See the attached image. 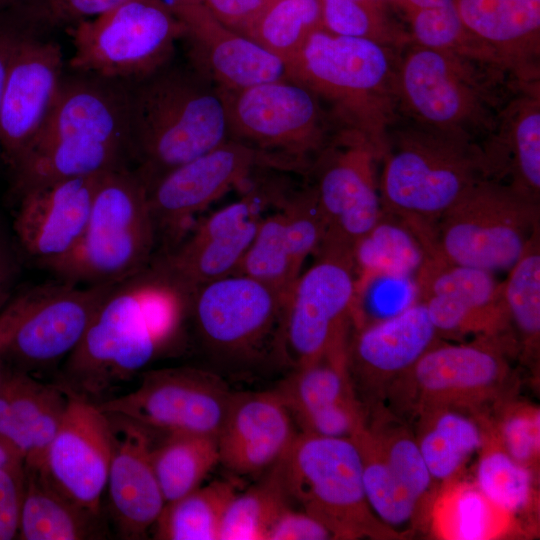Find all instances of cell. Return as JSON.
<instances>
[{
	"label": "cell",
	"mask_w": 540,
	"mask_h": 540,
	"mask_svg": "<svg viewBox=\"0 0 540 540\" xmlns=\"http://www.w3.org/2000/svg\"><path fill=\"white\" fill-rule=\"evenodd\" d=\"M279 461L262 481L236 494L228 505L219 531V540H267L268 533L289 506Z\"/></svg>",
	"instance_id": "74e56055"
},
{
	"label": "cell",
	"mask_w": 540,
	"mask_h": 540,
	"mask_svg": "<svg viewBox=\"0 0 540 540\" xmlns=\"http://www.w3.org/2000/svg\"><path fill=\"white\" fill-rule=\"evenodd\" d=\"M332 539L330 531L305 511L286 508L271 527L267 540H325Z\"/></svg>",
	"instance_id": "f907efd6"
},
{
	"label": "cell",
	"mask_w": 540,
	"mask_h": 540,
	"mask_svg": "<svg viewBox=\"0 0 540 540\" xmlns=\"http://www.w3.org/2000/svg\"><path fill=\"white\" fill-rule=\"evenodd\" d=\"M40 295V288L34 287L12 298L0 313V354L13 330ZM1 378V361H0Z\"/></svg>",
	"instance_id": "11a10c76"
},
{
	"label": "cell",
	"mask_w": 540,
	"mask_h": 540,
	"mask_svg": "<svg viewBox=\"0 0 540 540\" xmlns=\"http://www.w3.org/2000/svg\"><path fill=\"white\" fill-rule=\"evenodd\" d=\"M434 519L439 534L449 539L481 540L498 535L507 515L493 506L478 488L458 484L447 489L435 506Z\"/></svg>",
	"instance_id": "60d3db41"
},
{
	"label": "cell",
	"mask_w": 540,
	"mask_h": 540,
	"mask_svg": "<svg viewBox=\"0 0 540 540\" xmlns=\"http://www.w3.org/2000/svg\"><path fill=\"white\" fill-rule=\"evenodd\" d=\"M381 153L365 137L335 131L311 163V185L327 221L322 243L353 248L383 215L376 166Z\"/></svg>",
	"instance_id": "2e32d148"
},
{
	"label": "cell",
	"mask_w": 540,
	"mask_h": 540,
	"mask_svg": "<svg viewBox=\"0 0 540 540\" xmlns=\"http://www.w3.org/2000/svg\"><path fill=\"white\" fill-rule=\"evenodd\" d=\"M114 284H45L1 354V366L31 375L55 367L79 344Z\"/></svg>",
	"instance_id": "e0dca14e"
},
{
	"label": "cell",
	"mask_w": 540,
	"mask_h": 540,
	"mask_svg": "<svg viewBox=\"0 0 540 540\" xmlns=\"http://www.w3.org/2000/svg\"><path fill=\"white\" fill-rule=\"evenodd\" d=\"M25 479V465L0 467V540L18 538Z\"/></svg>",
	"instance_id": "681fc988"
},
{
	"label": "cell",
	"mask_w": 540,
	"mask_h": 540,
	"mask_svg": "<svg viewBox=\"0 0 540 540\" xmlns=\"http://www.w3.org/2000/svg\"><path fill=\"white\" fill-rule=\"evenodd\" d=\"M475 476L478 490L507 515L524 510L531 502L532 470L512 458L497 440L492 443L485 440Z\"/></svg>",
	"instance_id": "b9f144b4"
},
{
	"label": "cell",
	"mask_w": 540,
	"mask_h": 540,
	"mask_svg": "<svg viewBox=\"0 0 540 540\" xmlns=\"http://www.w3.org/2000/svg\"><path fill=\"white\" fill-rule=\"evenodd\" d=\"M495 439L512 458L532 470L540 451L539 409L524 403L508 405L499 418Z\"/></svg>",
	"instance_id": "bcb514c9"
},
{
	"label": "cell",
	"mask_w": 540,
	"mask_h": 540,
	"mask_svg": "<svg viewBox=\"0 0 540 540\" xmlns=\"http://www.w3.org/2000/svg\"><path fill=\"white\" fill-rule=\"evenodd\" d=\"M285 299L281 342L295 367L347 348L355 297L352 250L322 243Z\"/></svg>",
	"instance_id": "7c38bea8"
},
{
	"label": "cell",
	"mask_w": 540,
	"mask_h": 540,
	"mask_svg": "<svg viewBox=\"0 0 540 540\" xmlns=\"http://www.w3.org/2000/svg\"><path fill=\"white\" fill-rule=\"evenodd\" d=\"M232 392L217 375L193 367L141 373L133 391L110 398L99 408L166 435H218Z\"/></svg>",
	"instance_id": "5bb4252c"
},
{
	"label": "cell",
	"mask_w": 540,
	"mask_h": 540,
	"mask_svg": "<svg viewBox=\"0 0 540 540\" xmlns=\"http://www.w3.org/2000/svg\"><path fill=\"white\" fill-rule=\"evenodd\" d=\"M113 449L109 416L98 405L69 396L60 427L41 466L35 469L54 489L75 504L103 514Z\"/></svg>",
	"instance_id": "ffe728a7"
},
{
	"label": "cell",
	"mask_w": 540,
	"mask_h": 540,
	"mask_svg": "<svg viewBox=\"0 0 540 540\" xmlns=\"http://www.w3.org/2000/svg\"><path fill=\"white\" fill-rule=\"evenodd\" d=\"M416 231L383 211L376 224L352 248L355 291L378 280H411L427 258Z\"/></svg>",
	"instance_id": "f546056e"
},
{
	"label": "cell",
	"mask_w": 540,
	"mask_h": 540,
	"mask_svg": "<svg viewBox=\"0 0 540 540\" xmlns=\"http://www.w3.org/2000/svg\"><path fill=\"white\" fill-rule=\"evenodd\" d=\"M285 297L242 274L197 288L190 312L203 343L226 356H246L275 330L281 332Z\"/></svg>",
	"instance_id": "ac0fdd59"
},
{
	"label": "cell",
	"mask_w": 540,
	"mask_h": 540,
	"mask_svg": "<svg viewBox=\"0 0 540 540\" xmlns=\"http://www.w3.org/2000/svg\"><path fill=\"white\" fill-rule=\"evenodd\" d=\"M124 0H48L59 23L96 17Z\"/></svg>",
	"instance_id": "db71d44e"
},
{
	"label": "cell",
	"mask_w": 540,
	"mask_h": 540,
	"mask_svg": "<svg viewBox=\"0 0 540 540\" xmlns=\"http://www.w3.org/2000/svg\"><path fill=\"white\" fill-rule=\"evenodd\" d=\"M454 3L468 33L513 81H540V0Z\"/></svg>",
	"instance_id": "4316f807"
},
{
	"label": "cell",
	"mask_w": 540,
	"mask_h": 540,
	"mask_svg": "<svg viewBox=\"0 0 540 540\" xmlns=\"http://www.w3.org/2000/svg\"><path fill=\"white\" fill-rule=\"evenodd\" d=\"M25 465L24 458L13 446L0 438V467Z\"/></svg>",
	"instance_id": "9f6ffc18"
},
{
	"label": "cell",
	"mask_w": 540,
	"mask_h": 540,
	"mask_svg": "<svg viewBox=\"0 0 540 540\" xmlns=\"http://www.w3.org/2000/svg\"><path fill=\"white\" fill-rule=\"evenodd\" d=\"M367 428L393 473L422 503L431 491L434 480L424 461L416 437L398 425L380 424L373 427L367 426Z\"/></svg>",
	"instance_id": "ee69618b"
},
{
	"label": "cell",
	"mask_w": 540,
	"mask_h": 540,
	"mask_svg": "<svg viewBox=\"0 0 540 540\" xmlns=\"http://www.w3.org/2000/svg\"><path fill=\"white\" fill-rule=\"evenodd\" d=\"M539 218V203L483 178L437 220L427 252L492 273L508 271L540 229Z\"/></svg>",
	"instance_id": "9c48e42d"
},
{
	"label": "cell",
	"mask_w": 540,
	"mask_h": 540,
	"mask_svg": "<svg viewBox=\"0 0 540 540\" xmlns=\"http://www.w3.org/2000/svg\"><path fill=\"white\" fill-rule=\"evenodd\" d=\"M18 539L94 540L107 538L103 514L93 513L54 489L35 469L26 468Z\"/></svg>",
	"instance_id": "f1b7e54d"
},
{
	"label": "cell",
	"mask_w": 540,
	"mask_h": 540,
	"mask_svg": "<svg viewBox=\"0 0 540 540\" xmlns=\"http://www.w3.org/2000/svg\"><path fill=\"white\" fill-rule=\"evenodd\" d=\"M264 168L292 170L281 159L239 141L228 139L209 152L171 170L147 187L156 239L176 247L190 219Z\"/></svg>",
	"instance_id": "9a60e30c"
},
{
	"label": "cell",
	"mask_w": 540,
	"mask_h": 540,
	"mask_svg": "<svg viewBox=\"0 0 540 540\" xmlns=\"http://www.w3.org/2000/svg\"><path fill=\"white\" fill-rule=\"evenodd\" d=\"M230 481L216 480L166 502L154 528L159 540H219L225 511L236 495Z\"/></svg>",
	"instance_id": "e575fe53"
},
{
	"label": "cell",
	"mask_w": 540,
	"mask_h": 540,
	"mask_svg": "<svg viewBox=\"0 0 540 540\" xmlns=\"http://www.w3.org/2000/svg\"><path fill=\"white\" fill-rule=\"evenodd\" d=\"M74 24L71 69L126 84L169 63L185 33L163 0H124Z\"/></svg>",
	"instance_id": "30bf717a"
},
{
	"label": "cell",
	"mask_w": 540,
	"mask_h": 540,
	"mask_svg": "<svg viewBox=\"0 0 540 540\" xmlns=\"http://www.w3.org/2000/svg\"><path fill=\"white\" fill-rule=\"evenodd\" d=\"M398 50L320 29L287 63L288 77L317 95L334 132L359 134L382 156L387 132L400 118L396 92Z\"/></svg>",
	"instance_id": "277c9868"
},
{
	"label": "cell",
	"mask_w": 540,
	"mask_h": 540,
	"mask_svg": "<svg viewBox=\"0 0 540 540\" xmlns=\"http://www.w3.org/2000/svg\"><path fill=\"white\" fill-rule=\"evenodd\" d=\"M290 498L319 520L334 539L394 538L370 508L362 461L352 438L296 434L279 460Z\"/></svg>",
	"instance_id": "ba28073f"
},
{
	"label": "cell",
	"mask_w": 540,
	"mask_h": 540,
	"mask_svg": "<svg viewBox=\"0 0 540 540\" xmlns=\"http://www.w3.org/2000/svg\"><path fill=\"white\" fill-rule=\"evenodd\" d=\"M409 36L420 46L457 53L504 71L465 29L455 5L416 10Z\"/></svg>",
	"instance_id": "7bdbcfd3"
},
{
	"label": "cell",
	"mask_w": 540,
	"mask_h": 540,
	"mask_svg": "<svg viewBox=\"0 0 540 540\" xmlns=\"http://www.w3.org/2000/svg\"><path fill=\"white\" fill-rule=\"evenodd\" d=\"M510 341L478 336L469 343H436L388 391L417 414L442 407L476 408L499 397L511 369ZM398 400V401H400Z\"/></svg>",
	"instance_id": "4fadbf2b"
},
{
	"label": "cell",
	"mask_w": 540,
	"mask_h": 540,
	"mask_svg": "<svg viewBox=\"0 0 540 540\" xmlns=\"http://www.w3.org/2000/svg\"><path fill=\"white\" fill-rule=\"evenodd\" d=\"M151 462L165 503L198 488L219 462L216 436L201 434L166 435L151 447Z\"/></svg>",
	"instance_id": "d590c367"
},
{
	"label": "cell",
	"mask_w": 540,
	"mask_h": 540,
	"mask_svg": "<svg viewBox=\"0 0 540 540\" xmlns=\"http://www.w3.org/2000/svg\"><path fill=\"white\" fill-rule=\"evenodd\" d=\"M293 421L340 402L355 399L347 348L295 367L275 389Z\"/></svg>",
	"instance_id": "d6a6232c"
},
{
	"label": "cell",
	"mask_w": 540,
	"mask_h": 540,
	"mask_svg": "<svg viewBox=\"0 0 540 540\" xmlns=\"http://www.w3.org/2000/svg\"><path fill=\"white\" fill-rule=\"evenodd\" d=\"M28 1L30 0H0V11Z\"/></svg>",
	"instance_id": "680465c9"
},
{
	"label": "cell",
	"mask_w": 540,
	"mask_h": 540,
	"mask_svg": "<svg viewBox=\"0 0 540 540\" xmlns=\"http://www.w3.org/2000/svg\"><path fill=\"white\" fill-rule=\"evenodd\" d=\"M485 177L540 201V81L516 83L479 142Z\"/></svg>",
	"instance_id": "d4e9b609"
},
{
	"label": "cell",
	"mask_w": 540,
	"mask_h": 540,
	"mask_svg": "<svg viewBox=\"0 0 540 540\" xmlns=\"http://www.w3.org/2000/svg\"><path fill=\"white\" fill-rule=\"evenodd\" d=\"M156 232L147 188L128 166L104 173L75 248L43 268L73 285L118 283L148 267Z\"/></svg>",
	"instance_id": "52a82bcc"
},
{
	"label": "cell",
	"mask_w": 540,
	"mask_h": 540,
	"mask_svg": "<svg viewBox=\"0 0 540 540\" xmlns=\"http://www.w3.org/2000/svg\"><path fill=\"white\" fill-rule=\"evenodd\" d=\"M107 414L113 432L108 513L121 539H144L165 505L151 462L149 432L125 417Z\"/></svg>",
	"instance_id": "cb8c5ba5"
},
{
	"label": "cell",
	"mask_w": 540,
	"mask_h": 540,
	"mask_svg": "<svg viewBox=\"0 0 540 540\" xmlns=\"http://www.w3.org/2000/svg\"><path fill=\"white\" fill-rule=\"evenodd\" d=\"M351 438L361 455L364 491L373 513L394 531L408 525L416 517L421 503L393 473L366 422Z\"/></svg>",
	"instance_id": "8d00e7d4"
},
{
	"label": "cell",
	"mask_w": 540,
	"mask_h": 540,
	"mask_svg": "<svg viewBox=\"0 0 540 540\" xmlns=\"http://www.w3.org/2000/svg\"><path fill=\"white\" fill-rule=\"evenodd\" d=\"M129 160L127 84L84 73L63 76L45 123L10 168L11 197L127 167Z\"/></svg>",
	"instance_id": "7a4b0ae2"
},
{
	"label": "cell",
	"mask_w": 540,
	"mask_h": 540,
	"mask_svg": "<svg viewBox=\"0 0 540 540\" xmlns=\"http://www.w3.org/2000/svg\"><path fill=\"white\" fill-rule=\"evenodd\" d=\"M191 296L152 264L116 283L54 383L70 397L96 405L108 400L172 342Z\"/></svg>",
	"instance_id": "6da1fadb"
},
{
	"label": "cell",
	"mask_w": 540,
	"mask_h": 540,
	"mask_svg": "<svg viewBox=\"0 0 540 540\" xmlns=\"http://www.w3.org/2000/svg\"><path fill=\"white\" fill-rule=\"evenodd\" d=\"M0 223V313L12 299L20 273L19 248Z\"/></svg>",
	"instance_id": "f5cc1de1"
},
{
	"label": "cell",
	"mask_w": 540,
	"mask_h": 540,
	"mask_svg": "<svg viewBox=\"0 0 540 540\" xmlns=\"http://www.w3.org/2000/svg\"><path fill=\"white\" fill-rule=\"evenodd\" d=\"M296 434L275 390L233 393L217 435L219 462L237 474H258L284 456Z\"/></svg>",
	"instance_id": "484cf974"
},
{
	"label": "cell",
	"mask_w": 540,
	"mask_h": 540,
	"mask_svg": "<svg viewBox=\"0 0 540 540\" xmlns=\"http://www.w3.org/2000/svg\"><path fill=\"white\" fill-rule=\"evenodd\" d=\"M507 272L502 295L510 325L526 356H535L540 339V229Z\"/></svg>",
	"instance_id": "f35d334b"
},
{
	"label": "cell",
	"mask_w": 540,
	"mask_h": 540,
	"mask_svg": "<svg viewBox=\"0 0 540 540\" xmlns=\"http://www.w3.org/2000/svg\"><path fill=\"white\" fill-rule=\"evenodd\" d=\"M300 273L290 252L281 211L260 219L235 274L262 282L286 298Z\"/></svg>",
	"instance_id": "ab89813d"
},
{
	"label": "cell",
	"mask_w": 540,
	"mask_h": 540,
	"mask_svg": "<svg viewBox=\"0 0 540 540\" xmlns=\"http://www.w3.org/2000/svg\"><path fill=\"white\" fill-rule=\"evenodd\" d=\"M182 22L189 63L220 89H240L288 77L287 65L227 27L200 0H163Z\"/></svg>",
	"instance_id": "44dd1931"
},
{
	"label": "cell",
	"mask_w": 540,
	"mask_h": 540,
	"mask_svg": "<svg viewBox=\"0 0 540 540\" xmlns=\"http://www.w3.org/2000/svg\"><path fill=\"white\" fill-rule=\"evenodd\" d=\"M439 342L424 303L356 328L347 345V364L358 382L374 394L386 392Z\"/></svg>",
	"instance_id": "603a6c76"
},
{
	"label": "cell",
	"mask_w": 540,
	"mask_h": 540,
	"mask_svg": "<svg viewBox=\"0 0 540 540\" xmlns=\"http://www.w3.org/2000/svg\"><path fill=\"white\" fill-rule=\"evenodd\" d=\"M320 29H324L321 0H264L244 36L287 65Z\"/></svg>",
	"instance_id": "836d02e7"
},
{
	"label": "cell",
	"mask_w": 540,
	"mask_h": 540,
	"mask_svg": "<svg viewBox=\"0 0 540 540\" xmlns=\"http://www.w3.org/2000/svg\"><path fill=\"white\" fill-rule=\"evenodd\" d=\"M378 188L383 211L430 230L470 187L486 178L479 143L399 118L388 130Z\"/></svg>",
	"instance_id": "8992f818"
},
{
	"label": "cell",
	"mask_w": 540,
	"mask_h": 540,
	"mask_svg": "<svg viewBox=\"0 0 540 540\" xmlns=\"http://www.w3.org/2000/svg\"><path fill=\"white\" fill-rule=\"evenodd\" d=\"M210 13L241 35L264 0H200Z\"/></svg>",
	"instance_id": "816d5d0a"
},
{
	"label": "cell",
	"mask_w": 540,
	"mask_h": 540,
	"mask_svg": "<svg viewBox=\"0 0 540 540\" xmlns=\"http://www.w3.org/2000/svg\"><path fill=\"white\" fill-rule=\"evenodd\" d=\"M260 222L255 217L238 229L206 239L186 238L151 264L190 293L235 274Z\"/></svg>",
	"instance_id": "4dcf8cb0"
},
{
	"label": "cell",
	"mask_w": 540,
	"mask_h": 540,
	"mask_svg": "<svg viewBox=\"0 0 540 540\" xmlns=\"http://www.w3.org/2000/svg\"><path fill=\"white\" fill-rule=\"evenodd\" d=\"M54 26L28 33L13 54L0 107V154L11 168L45 123L63 78L60 45L45 38Z\"/></svg>",
	"instance_id": "d6986e66"
},
{
	"label": "cell",
	"mask_w": 540,
	"mask_h": 540,
	"mask_svg": "<svg viewBox=\"0 0 540 540\" xmlns=\"http://www.w3.org/2000/svg\"><path fill=\"white\" fill-rule=\"evenodd\" d=\"M418 416L415 437L434 481L450 480L485 443L486 433L467 410L442 407Z\"/></svg>",
	"instance_id": "1f68e13d"
},
{
	"label": "cell",
	"mask_w": 540,
	"mask_h": 540,
	"mask_svg": "<svg viewBox=\"0 0 540 540\" xmlns=\"http://www.w3.org/2000/svg\"><path fill=\"white\" fill-rule=\"evenodd\" d=\"M219 90L229 139L273 155L293 170L309 169L334 133L317 95L289 77Z\"/></svg>",
	"instance_id": "8fae6325"
},
{
	"label": "cell",
	"mask_w": 540,
	"mask_h": 540,
	"mask_svg": "<svg viewBox=\"0 0 540 540\" xmlns=\"http://www.w3.org/2000/svg\"><path fill=\"white\" fill-rule=\"evenodd\" d=\"M48 25L59 23L46 0H30L0 11V107L16 47L28 33Z\"/></svg>",
	"instance_id": "7dc6e473"
},
{
	"label": "cell",
	"mask_w": 540,
	"mask_h": 540,
	"mask_svg": "<svg viewBox=\"0 0 540 540\" xmlns=\"http://www.w3.org/2000/svg\"><path fill=\"white\" fill-rule=\"evenodd\" d=\"M280 205L290 252L301 271L306 258L320 248L327 221L311 186L282 197Z\"/></svg>",
	"instance_id": "f6af8a7d"
},
{
	"label": "cell",
	"mask_w": 540,
	"mask_h": 540,
	"mask_svg": "<svg viewBox=\"0 0 540 540\" xmlns=\"http://www.w3.org/2000/svg\"><path fill=\"white\" fill-rule=\"evenodd\" d=\"M171 61L127 84L130 160L146 188L229 139L218 86L190 63Z\"/></svg>",
	"instance_id": "3957f363"
},
{
	"label": "cell",
	"mask_w": 540,
	"mask_h": 540,
	"mask_svg": "<svg viewBox=\"0 0 540 540\" xmlns=\"http://www.w3.org/2000/svg\"><path fill=\"white\" fill-rule=\"evenodd\" d=\"M416 10L448 7L455 5L454 0H407Z\"/></svg>",
	"instance_id": "6f0895ef"
},
{
	"label": "cell",
	"mask_w": 540,
	"mask_h": 540,
	"mask_svg": "<svg viewBox=\"0 0 540 540\" xmlns=\"http://www.w3.org/2000/svg\"><path fill=\"white\" fill-rule=\"evenodd\" d=\"M69 396L54 382L1 366L0 438L38 469L64 417Z\"/></svg>",
	"instance_id": "83f0119b"
},
{
	"label": "cell",
	"mask_w": 540,
	"mask_h": 540,
	"mask_svg": "<svg viewBox=\"0 0 540 540\" xmlns=\"http://www.w3.org/2000/svg\"><path fill=\"white\" fill-rule=\"evenodd\" d=\"M295 422L301 432L324 437L351 438L365 423L356 399L305 415Z\"/></svg>",
	"instance_id": "c3c4849f"
},
{
	"label": "cell",
	"mask_w": 540,
	"mask_h": 540,
	"mask_svg": "<svg viewBox=\"0 0 540 540\" xmlns=\"http://www.w3.org/2000/svg\"><path fill=\"white\" fill-rule=\"evenodd\" d=\"M103 174L60 181L19 197L12 223L18 248L42 268L70 253L84 234Z\"/></svg>",
	"instance_id": "7402d4cb"
},
{
	"label": "cell",
	"mask_w": 540,
	"mask_h": 540,
	"mask_svg": "<svg viewBox=\"0 0 540 540\" xmlns=\"http://www.w3.org/2000/svg\"><path fill=\"white\" fill-rule=\"evenodd\" d=\"M514 85L501 69L457 53L411 41L398 50L400 118L447 135L479 143Z\"/></svg>",
	"instance_id": "5b68a950"
}]
</instances>
